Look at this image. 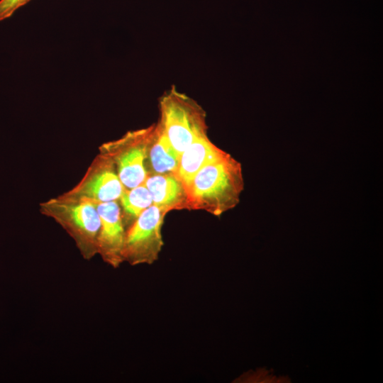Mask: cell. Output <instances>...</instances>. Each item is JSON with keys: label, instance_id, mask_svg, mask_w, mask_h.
I'll use <instances>...</instances> for the list:
<instances>
[{"label": "cell", "instance_id": "obj_10", "mask_svg": "<svg viewBox=\"0 0 383 383\" xmlns=\"http://www.w3.org/2000/svg\"><path fill=\"white\" fill-rule=\"evenodd\" d=\"M72 225L84 237L93 240L96 246L100 230V218L96 204L82 200L68 209Z\"/></svg>", "mask_w": 383, "mask_h": 383}, {"label": "cell", "instance_id": "obj_8", "mask_svg": "<svg viewBox=\"0 0 383 383\" xmlns=\"http://www.w3.org/2000/svg\"><path fill=\"white\" fill-rule=\"evenodd\" d=\"M126 188L111 165L94 174L82 187L80 192L84 201L94 204L116 201Z\"/></svg>", "mask_w": 383, "mask_h": 383}, {"label": "cell", "instance_id": "obj_6", "mask_svg": "<svg viewBox=\"0 0 383 383\" xmlns=\"http://www.w3.org/2000/svg\"><path fill=\"white\" fill-rule=\"evenodd\" d=\"M153 205L166 211L190 210L188 189L176 173H149L145 181Z\"/></svg>", "mask_w": 383, "mask_h": 383}, {"label": "cell", "instance_id": "obj_7", "mask_svg": "<svg viewBox=\"0 0 383 383\" xmlns=\"http://www.w3.org/2000/svg\"><path fill=\"white\" fill-rule=\"evenodd\" d=\"M226 154V152L214 145L208 135L200 137L180 155L176 174L187 187L201 169Z\"/></svg>", "mask_w": 383, "mask_h": 383}, {"label": "cell", "instance_id": "obj_11", "mask_svg": "<svg viewBox=\"0 0 383 383\" xmlns=\"http://www.w3.org/2000/svg\"><path fill=\"white\" fill-rule=\"evenodd\" d=\"M120 199L124 211L135 218L153 205L150 193L145 183L126 189Z\"/></svg>", "mask_w": 383, "mask_h": 383}, {"label": "cell", "instance_id": "obj_1", "mask_svg": "<svg viewBox=\"0 0 383 383\" xmlns=\"http://www.w3.org/2000/svg\"><path fill=\"white\" fill-rule=\"evenodd\" d=\"M187 189L190 210L220 216L240 202L244 189L241 164L226 152L201 169Z\"/></svg>", "mask_w": 383, "mask_h": 383}, {"label": "cell", "instance_id": "obj_12", "mask_svg": "<svg viewBox=\"0 0 383 383\" xmlns=\"http://www.w3.org/2000/svg\"><path fill=\"white\" fill-rule=\"evenodd\" d=\"M30 0H0V21L5 20Z\"/></svg>", "mask_w": 383, "mask_h": 383}, {"label": "cell", "instance_id": "obj_4", "mask_svg": "<svg viewBox=\"0 0 383 383\" xmlns=\"http://www.w3.org/2000/svg\"><path fill=\"white\" fill-rule=\"evenodd\" d=\"M155 131V123L128 132L110 145L117 152L114 156L117 174L127 189L143 184L148 177L145 164Z\"/></svg>", "mask_w": 383, "mask_h": 383}, {"label": "cell", "instance_id": "obj_9", "mask_svg": "<svg viewBox=\"0 0 383 383\" xmlns=\"http://www.w3.org/2000/svg\"><path fill=\"white\" fill-rule=\"evenodd\" d=\"M148 159L150 166L149 173H177L179 155L172 147L157 123H155L154 136L148 150Z\"/></svg>", "mask_w": 383, "mask_h": 383}, {"label": "cell", "instance_id": "obj_2", "mask_svg": "<svg viewBox=\"0 0 383 383\" xmlns=\"http://www.w3.org/2000/svg\"><path fill=\"white\" fill-rule=\"evenodd\" d=\"M159 111L157 123L179 156L195 140L207 135L204 110L175 87L160 97Z\"/></svg>", "mask_w": 383, "mask_h": 383}, {"label": "cell", "instance_id": "obj_3", "mask_svg": "<svg viewBox=\"0 0 383 383\" xmlns=\"http://www.w3.org/2000/svg\"><path fill=\"white\" fill-rule=\"evenodd\" d=\"M167 212L152 205L138 216L126 233L123 260L131 265L155 262L164 245L161 228Z\"/></svg>", "mask_w": 383, "mask_h": 383}, {"label": "cell", "instance_id": "obj_5", "mask_svg": "<svg viewBox=\"0 0 383 383\" xmlns=\"http://www.w3.org/2000/svg\"><path fill=\"white\" fill-rule=\"evenodd\" d=\"M100 218L97 247L104 260L113 267L123 261V250L126 233L121 209L116 201L96 204Z\"/></svg>", "mask_w": 383, "mask_h": 383}]
</instances>
